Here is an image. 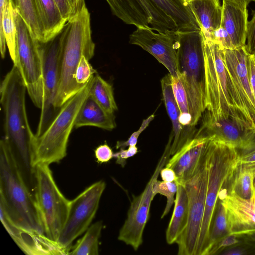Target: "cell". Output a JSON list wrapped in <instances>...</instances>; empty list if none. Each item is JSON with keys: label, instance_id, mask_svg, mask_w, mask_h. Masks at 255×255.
Masks as SVG:
<instances>
[{"label": "cell", "instance_id": "30", "mask_svg": "<svg viewBox=\"0 0 255 255\" xmlns=\"http://www.w3.org/2000/svg\"><path fill=\"white\" fill-rule=\"evenodd\" d=\"M13 8L28 26L33 37L43 43V30L39 18L35 0H11Z\"/></svg>", "mask_w": 255, "mask_h": 255}, {"label": "cell", "instance_id": "39", "mask_svg": "<svg viewBox=\"0 0 255 255\" xmlns=\"http://www.w3.org/2000/svg\"><path fill=\"white\" fill-rule=\"evenodd\" d=\"M236 235L229 234L217 243L210 250L208 255H219L226 248L241 243L242 241Z\"/></svg>", "mask_w": 255, "mask_h": 255}, {"label": "cell", "instance_id": "33", "mask_svg": "<svg viewBox=\"0 0 255 255\" xmlns=\"http://www.w3.org/2000/svg\"><path fill=\"white\" fill-rule=\"evenodd\" d=\"M230 234L225 208L218 199L210 229L209 244L205 255L219 241Z\"/></svg>", "mask_w": 255, "mask_h": 255}, {"label": "cell", "instance_id": "19", "mask_svg": "<svg viewBox=\"0 0 255 255\" xmlns=\"http://www.w3.org/2000/svg\"><path fill=\"white\" fill-rule=\"evenodd\" d=\"M209 139L207 136L196 135L169 158L165 166L175 171L177 183L183 184L198 172L205 160Z\"/></svg>", "mask_w": 255, "mask_h": 255}, {"label": "cell", "instance_id": "53", "mask_svg": "<svg viewBox=\"0 0 255 255\" xmlns=\"http://www.w3.org/2000/svg\"><path fill=\"white\" fill-rule=\"evenodd\" d=\"M255 56V53L254 54Z\"/></svg>", "mask_w": 255, "mask_h": 255}, {"label": "cell", "instance_id": "24", "mask_svg": "<svg viewBox=\"0 0 255 255\" xmlns=\"http://www.w3.org/2000/svg\"><path fill=\"white\" fill-rule=\"evenodd\" d=\"M13 64L17 58V32L11 0H0V52L5 58L6 46Z\"/></svg>", "mask_w": 255, "mask_h": 255}, {"label": "cell", "instance_id": "34", "mask_svg": "<svg viewBox=\"0 0 255 255\" xmlns=\"http://www.w3.org/2000/svg\"><path fill=\"white\" fill-rule=\"evenodd\" d=\"M171 84L173 94L180 112V123L185 128H194L195 127L191 126V116L187 94L180 78L171 76Z\"/></svg>", "mask_w": 255, "mask_h": 255}, {"label": "cell", "instance_id": "7", "mask_svg": "<svg viewBox=\"0 0 255 255\" xmlns=\"http://www.w3.org/2000/svg\"><path fill=\"white\" fill-rule=\"evenodd\" d=\"M94 76L85 86L59 109L46 130L36 137L33 145V164L49 165L66 155L70 135L78 113L90 94Z\"/></svg>", "mask_w": 255, "mask_h": 255}, {"label": "cell", "instance_id": "29", "mask_svg": "<svg viewBox=\"0 0 255 255\" xmlns=\"http://www.w3.org/2000/svg\"><path fill=\"white\" fill-rule=\"evenodd\" d=\"M255 173L246 164L239 162L234 172L224 186L230 193L246 199H250L255 195L254 180Z\"/></svg>", "mask_w": 255, "mask_h": 255}, {"label": "cell", "instance_id": "47", "mask_svg": "<svg viewBox=\"0 0 255 255\" xmlns=\"http://www.w3.org/2000/svg\"><path fill=\"white\" fill-rule=\"evenodd\" d=\"M159 174L162 181L165 182H173L178 179L175 171L170 167L166 166L164 168L163 167Z\"/></svg>", "mask_w": 255, "mask_h": 255}, {"label": "cell", "instance_id": "48", "mask_svg": "<svg viewBox=\"0 0 255 255\" xmlns=\"http://www.w3.org/2000/svg\"><path fill=\"white\" fill-rule=\"evenodd\" d=\"M243 241L253 245L255 248V232L238 236Z\"/></svg>", "mask_w": 255, "mask_h": 255}, {"label": "cell", "instance_id": "44", "mask_svg": "<svg viewBox=\"0 0 255 255\" xmlns=\"http://www.w3.org/2000/svg\"><path fill=\"white\" fill-rule=\"evenodd\" d=\"M239 153V162L246 164L255 173V144L249 149Z\"/></svg>", "mask_w": 255, "mask_h": 255}, {"label": "cell", "instance_id": "13", "mask_svg": "<svg viewBox=\"0 0 255 255\" xmlns=\"http://www.w3.org/2000/svg\"><path fill=\"white\" fill-rule=\"evenodd\" d=\"M40 50L43 72V105L36 137L46 130L59 110L55 106L59 82V34L47 42H40Z\"/></svg>", "mask_w": 255, "mask_h": 255}, {"label": "cell", "instance_id": "16", "mask_svg": "<svg viewBox=\"0 0 255 255\" xmlns=\"http://www.w3.org/2000/svg\"><path fill=\"white\" fill-rule=\"evenodd\" d=\"M202 116L201 127L195 135L207 136L241 151L255 144V130L248 128L231 118H216L206 110Z\"/></svg>", "mask_w": 255, "mask_h": 255}, {"label": "cell", "instance_id": "35", "mask_svg": "<svg viewBox=\"0 0 255 255\" xmlns=\"http://www.w3.org/2000/svg\"><path fill=\"white\" fill-rule=\"evenodd\" d=\"M177 191L176 181L173 182H165L157 179L155 181L152 187V193L155 197L157 194L164 196L167 199L165 209L161 216L163 218L170 210L173 204H174L175 196Z\"/></svg>", "mask_w": 255, "mask_h": 255}, {"label": "cell", "instance_id": "46", "mask_svg": "<svg viewBox=\"0 0 255 255\" xmlns=\"http://www.w3.org/2000/svg\"><path fill=\"white\" fill-rule=\"evenodd\" d=\"M248 68L250 83L255 99V56L254 54L249 55Z\"/></svg>", "mask_w": 255, "mask_h": 255}, {"label": "cell", "instance_id": "2", "mask_svg": "<svg viewBox=\"0 0 255 255\" xmlns=\"http://www.w3.org/2000/svg\"><path fill=\"white\" fill-rule=\"evenodd\" d=\"M90 13L85 0L66 22L59 34V82L55 106L60 108L85 86L79 85L75 73L81 57L89 60L94 55Z\"/></svg>", "mask_w": 255, "mask_h": 255}, {"label": "cell", "instance_id": "12", "mask_svg": "<svg viewBox=\"0 0 255 255\" xmlns=\"http://www.w3.org/2000/svg\"><path fill=\"white\" fill-rule=\"evenodd\" d=\"M106 186L102 180L96 182L70 201L67 219L57 242L68 255L73 241L90 227Z\"/></svg>", "mask_w": 255, "mask_h": 255}, {"label": "cell", "instance_id": "49", "mask_svg": "<svg viewBox=\"0 0 255 255\" xmlns=\"http://www.w3.org/2000/svg\"><path fill=\"white\" fill-rule=\"evenodd\" d=\"M73 9L74 14L81 6L84 0H68Z\"/></svg>", "mask_w": 255, "mask_h": 255}, {"label": "cell", "instance_id": "4", "mask_svg": "<svg viewBox=\"0 0 255 255\" xmlns=\"http://www.w3.org/2000/svg\"><path fill=\"white\" fill-rule=\"evenodd\" d=\"M203 53L206 110L216 118H231L248 128L255 130V127L244 113L224 62L223 49L204 37Z\"/></svg>", "mask_w": 255, "mask_h": 255}, {"label": "cell", "instance_id": "6", "mask_svg": "<svg viewBox=\"0 0 255 255\" xmlns=\"http://www.w3.org/2000/svg\"><path fill=\"white\" fill-rule=\"evenodd\" d=\"M206 158L208 182L204 214L196 255H205L218 194L227 183L237 166L240 153L235 147L209 137L206 146Z\"/></svg>", "mask_w": 255, "mask_h": 255}, {"label": "cell", "instance_id": "23", "mask_svg": "<svg viewBox=\"0 0 255 255\" xmlns=\"http://www.w3.org/2000/svg\"><path fill=\"white\" fill-rule=\"evenodd\" d=\"M188 3L205 39L211 41L213 32L221 26L222 6L220 0H191Z\"/></svg>", "mask_w": 255, "mask_h": 255}, {"label": "cell", "instance_id": "14", "mask_svg": "<svg viewBox=\"0 0 255 255\" xmlns=\"http://www.w3.org/2000/svg\"><path fill=\"white\" fill-rule=\"evenodd\" d=\"M129 43L150 54L172 76L178 77V30L156 31L150 26H138L129 35Z\"/></svg>", "mask_w": 255, "mask_h": 255}, {"label": "cell", "instance_id": "25", "mask_svg": "<svg viewBox=\"0 0 255 255\" xmlns=\"http://www.w3.org/2000/svg\"><path fill=\"white\" fill-rule=\"evenodd\" d=\"M83 127H95L108 130L116 127L114 115L106 112L90 94L83 103L75 123V128Z\"/></svg>", "mask_w": 255, "mask_h": 255}, {"label": "cell", "instance_id": "36", "mask_svg": "<svg viewBox=\"0 0 255 255\" xmlns=\"http://www.w3.org/2000/svg\"><path fill=\"white\" fill-rule=\"evenodd\" d=\"M89 61L83 56L76 68L75 80L79 85L82 86H85L92 77L97 73Z\"/></svg>", "mask_w": 255, "mask_h": 255}, {"label": "cell", "instance_id": "52", "mask_svg": "<svg viewBox=\"0 0 255 255\" xmlns=\"http://www.w3.org/2000/svg\"><path fill=\"white\" fill-rule=\"evenodd\" d=\"M187 2H189L191 0H185Z\"/></svg>", "mask_w": 255, "mask_h": 255}, {"label": "cell", "instance_id": "5", "mask_svg": "<svg viewBox=\"0 0 255 255\" xmlns=\"http://www.w3.org/2000/svg\"><path fill=\"white\" fill-rule=\"evenodd\" d=\"M178 33V74L187 94L191 126L195 127L206 110L204 37L201 30Z\"/></svg>", "mask_w": 255, "mask_h": 255}, {"label": "cell", "instance_id": "10", "mask_svg": "<svg viewBox=\"0 0 255 255\" xmlns=\"http://www.w3.org/2000/svg\"><path fill=\"white\" fill-rule=\"evenodd\" d=\"M207 182L208 167L205 155V160L198 172L182 184L188 198V219L185 229L176 242L178 255H196L204 214Z\"/></svg>", "mask_w": 255, "mask_h": 255}, {"label": "cell", "instance_id": "37", "mask_svg": "<svg viewBox=\"0 0 255 255\" xmlns=\"http://www.w3.org/2000/svg\"><path fill=\"white\" fill-rule=\"evenodd\" d=\"M154 118V115L152 114L146 119L143 120L139 129L132 133L127 140L117 141L116 145V149L124 148L127 146L136 145L139 135L148 126Z\"/></svg>", "mask_w": 255, "mask_h": 255}, {"label": "cell", "instance_id": "45", "mask_svg": "<svg viewBox=\"0 0 255 255\" xmlns=\"http://www.w3.org/2000/svg\"><path fill=\"white\" fill-rule=\"evenodd\" d=\"M64 19L67 22L74 14L68 0H54Z\"/></svg>", "mask_w": 255, "mask_h": 255}, {"label": "cell", "instance_id": "21", "mask_svg": "<svg viewBox=\"0 0 255 255\" xmlns=\"http://www.w3.org/2000/svg\"><path fill=\"white\" fill-rule=\"evenodd\" d=\"M163 99L165 106L172 125V142L171 155L180 150L195 136V128L183 127L179 121L180 112L175 99L171 84V75L169 73L161 80Z\"/></svg>", "mask_w": 255, "mask_h": 255}, {"label": "cell", "instance_id": "50", "mask_svg": "<svg viewBox=\"0 0 255 255\" xmlns=\"http://www.w3.org/2000/svg\"><path fill=\"white\" fill-rule=\"evenodd\" d=\"M236 2L243 7H247L249 4L255 0H229Z\"/></svg>", "mask_w": 255, "mask_h": 255}, {"label": "cell", "instance_id": "1", "mask_svg": "<svg viewBox=\"0 0 255 255\" xmlns=\"http://www.w3.org/2000/svg\"><path fill=\"white\" fill-rule=\"evenodd\" d=\"M26 91L22 76L13 64L0 86V102L3 114V137L23 180L34 195L33 145L35 135L27 118L25 106Z\"/></svg>", "mask_w": 255, "mask_h": 255}, {"label": "cell", "instance_id": "8", "mask_svg": "<svg viewBox=\"0 0 255 255\" xmlns=\"http://www.w3.org/2000/svg\"><path fill=\"white\" fill-rule=\"evenodd\" d=\"M35 179L34 197L44 235L57 242L67 219L70 201L59 189L48 165H35Z\"/></svg>", "mask_w": 255, "mask_h": 255}, {"label": "cell", "instance_id": "31", "mask_svg": "<svg viewBox=\"0 0 255 255\" xmlns=\"http://www.w3.org/2000/svg\"><path fill=\"white\" fill-rule=\"evenodd\" d=\"M90 95L108 113L114 114L117 111L112 85L98 73L94 76Z\"/></svg>", "mask_w": 255, "mask_h": 255}, {"label": "cell", "instance_id": "28", "mask_svg": "<svg viewBox=\"0 0 255 255\" xmlns=\"http://www.w3.org/2000/svg\"><path fill=\"white\" fill-rule=\"evenodd\" d=\"M173 213L166 231V241L171 245L176 242L185 229L188 219V198L182 184L177 183Z\"/></svg>", "mask_w": 255, "mask_h": 255}, {"label": "cell", "instance_id": "20", "mask_svg": "<svg viewBox=\"0 0 255 255\" xmlns=\"http://www.w3.org/2000/svg\"><path fill=\"white\" fill-rule=\"evenodd\" d=\"M1 222L11 238L26 255H68L57 242L45 235L28 230L13 224L0 210Z\"/></svg>", "mask_w": 255, "mask_h": 255}, {"label": "cell", "instance_id": "41", "mask_svg": "<svg viewBox=\"0 0 255 255\" xmlns=\"http://www.w3.org/2000/svg\"><path fill=\"white\" fill-rule=\"evenodd\" d=\"M247 43L246 48L250 54L255 53V12L251 20L248 21L247 33Z\"/></svg>", "mask_w": 255, "mask_h": 255}, {"label": "cell", "instance_id": "9", "mask_svg": "<svg viewBox=\"0 0 255 255\" xmlns=\"http://www.w3.org/2000/svg\"><path fill=\"white\" fill-rule=\"evenodd\" d=\"M17 32V58L15 65L34 106L43 105V72L40 42L32 36L26 23L14 8Z\"/></svg>", "mask_w": 255, "mask_h": 255}, {"label": "cell", "instance_id": "40", "mask_svg": "<svg viewBox=\"0 0 255 255\" xmlns=\"http://www.w3.org/2000/svg\"><path fill=\"white\" fill-rule=\"evenodd\" d=\"M211 41L218 45L223 50L234 49L229 34L221 26L213 32Z\"/></svg>", "mask_w": 255, "mask_h": 255}, {"label": "cell", "instance_id": "32", "mask_svg": "<svg viewBox=\"0 0 255 255\" xmlns=\"http://www.w3.org/2000/svg\"><path fill=\"white\" fill-rule=\"evenodd\" d=\"M103 224L99 221L91 225L84 235L72 248L69 255H98L99 243Z\"/></svg>", "mask_w": 255, "mask_h": 255}, {"label": "cell", "instance_id": "26", "mask_svg": "<svg viewBox=\"0 0 255 255\" xmlns=\"http://www.w3.org/2000/svg\"><path fill=\"white\" fill-rule=\"evenodd\" d=\"M152 0L174 21L178 30H201L196 18L185 0Z\"/></svg>", "mask_w": 255, "mask_h": 255}, {"label": "cell", "instance_id": "17", "mask_svg": "<svg viewBox=\"0 0 255 255\" xmlns=\"http://www.w3.org/2000/svg\"><path fill=\"white\" fill-rule=\"evenodd\" d=\"M249 54L246 45L223 50L224 62L240 98L244 113L255 127V99L250 83L248 68Z\"/></svg>", "mask_w": 255, "mask_h": 255}, {"label": "cell", "instance_id": "51", "mask_svg": "<svg viewBox=\"0 0 255 255\" xmlns=\"http://www.w3.org/2000/svg\"><path fill=\"white\" fill-rule=\"evenodd\" d=\"M254 188H255V178L254 180Z\"/></svg>", "mask_w": 255, "mask_h": 255}, {"label": "cell", "instance_id": "22", "mask_svg": "<svg viewBox=\"0 0 255 255\" xmlns=\"http://www.w3.org/2000/svg\"><path fill=\"white\" fill-rule=\"evenodd\" d=\"M221 26L231 38L234 49L246 45L248 12L247 7L229 0H223Z\"/></svg>", "mask_w": 255, "mask_h": 255}, {"label": "cell", "instance_id": "18", "mask_svg": "<svg viewBox=\"0 0 255 255\" xmlns=\"http://www.w3.org/2000/svg\"><path fill=\"white\" fill-rule=\"evenodd\" d=\"M227 214L230 234L240 236L255 232V195L250 199L229 192L224 186L218 194Z\"/></svg>", "mask_w": 255, "mask_h": 255}, {"label": "cell", "instance_id": "38", "mask_svg": "<svg viewBox=\"0 0 255 255\" xmlns=\"http://www.w3.org/2000/svg\"><path fill=\"white\" fill-rule=\"evenodd\" d=\"M255 248L250 243L242 241L241 243L230 247L222 251V255H255Z\"/></svg>", "mask_w": 255, "mask_h": 255}, {"label": "cell", "instance_id": "11", "mask_svg": "<svg viewBox=\"0 0 255 255\" xmlns=\"http://www.w3.org/2000/svg\"><path fill=\"white\" fill-rule=\"evenodd\" d=\"M171 144L172 139L169 138L143 191L138 196H132L127 218L120 230L118 239L131 246L134 251H137L142 244L143 231L149 219L150 205L154 197L152 193L153 185L170 158Z\"/></svg>", "mask_w": 255, "mask_h": 255}, {"label": "cell", "instance_id": "42", "mask_svg": "<svg viewBox=\"0 0 255 255\" xmlns=\"http://www.w3.org/2000/svg\"><path fill=\"white\" fill-rule=\"evenodd\" d=\"M138 148L135 146H129L127 149L120 148L119 151L114 153V157L116 158V163L124 167L126 164V160L135 155Z\"/></svg>", "mask_w": 255, "mask_h": 255}, {"label": "cell", "instance_id": "43", "mask_svg": "<svg viewBox=\"0 0 255 255\" xmlns=\"http://www.w3.org/2000/svg\"><path fill=\"white\" fill-rule=\"evenodd\" d=\"M111 147L106 143L98 146L95 150V155L99 162L105 163L109 161L114 157Z\"/></svg>", "mask_w": 255, "mask_h": 255}, {"label": "cell", "instance_id": "15", "mask_svg": "<svg viewBox=\"0 0 255 255\" xmlns=\"http://www.w3.org/2000/svg\"><path fill=\"white\" fill-rule=\"evenodd\" d=\"M112 13L124 23L150 26L156 31L177 30L174 21L152 0H105Z\"/></svg>", "mask_w": 255, "mask_h": 255}, {"label": "cell", "instance_id": "3", "mask_svg": "<svg viewBox=\"0 0 255 255\" xmlns=\"http://www.w3.org/2000/svg\"><path fill=\"white\" fill-rule=\"evenodd\" d=\"M0 210L16 225L44 235L34 195L23 180L4 137L0 141Z\"/></svg>", "mask_w": 255, "mask_h": 255}, {"label": "cell", "instance_id": "27", "mask_svg": "<svg viewBox=\"0 0 255 255\" xmlns=\"http://www.w3.org/2000/svg\"><path fill=\"white\" fill-rule=\"evenodd\" d=\"M37 14L43 30V43L58 35L66 21L54 0H35Z\"/></svg>", "mask_w": 255, "mask_h": 255}]
</instances>
